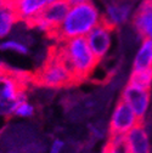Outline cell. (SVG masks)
<instances>
[{
	"mask_svg": "<svg viewBox=\"0 0 152 153\" xmlns=\"http://www.w3.org/2000/svg\"><path fill=\"white\" fill-rule=\"evenodd\" d=\"M54 51L75 83L89 78L100 62L91 51L85 38H74L62 42L59 46L54 48Z\"/></svg>",
	"mask_w": 152,
	"mask_h": 153,
	"instance_id": "cell-1",
	"label": "cell"
},
{
	"mask_svg": "<svg viewBox=\"0 0 152 153\" xmlns=\"http://www.w3.org/2000/svg\"><path fill=\"white\" fill-rule=\"evenodd\" d=\"M102 15L94 3L71 6L62 25L55 33V38L66 42L74 38H85L101 23Z\"/></svg>",
	"mask_w": 152,
	"mask_h": 153,
	"instance_id": "cell-2",
	"label": "cell"
},
{
	"mask_svg": "<svg viewBox=\"0 0 152 153\" xmlns=\"http://www.w3.org/2000/svg\"><path fill=\"white\" fill-rule=\"evenodd\" d=\"M32 76L22 71L7 68L0 74V117L13 116L15 108L21 100L27 99V84Z\"/></svg>",
	"mask_w": 152,
	"mask_h": 153,
	"instance_id": "cell-3",
	"label": "cell"
},
{
	"mask_svg": "<svg viewBox=\"0 0 152 153\" xmlns=\"http://www.w3.org/2000/svg\"><path fill=\"white\" fill-rule=\"evenodd\" d=\"M32 80L33 84L39 88H48L54 90L68 88L75 84L74 78L66 69L52 49L49 51L48 60L32 75Z\"/></svg>",
	"mask_w": 152,
	"mask_h": 153,
	"instance_id": "cell-4",
	"label": "cell"
},
{
	"mask_svg": "<svg viewBox=\"0 0 152 153\" xmlns=\"http://www.w3.org/2000/svg\"><path fill=\"white\" fill-rule=\"evenodd\" d=\"M141 122L136 117L134 111L124 101L119 100L111 114V120L108 124L110 135H127L131 129H134Z\"/></svg>",
	"mask_w": 152,
	"mask_h": 153,
	"instance_id": "cell-5",
	"label": "cell"
},
{
	"mask_svg": "<svg viewBox=\"0 0 152 153\" xmlns=\"http://www.w3.org/2000/svg\"><path fill=\"white\" fill-rule=\"evenodd\" d=\"M121 100L124 101L136 114V117L142 123L146 118V114L150 108V101H151V94L150 90L138 88L135 85H131L129 83L125 84V86L122 90Z\"/></svg>",
	"mask_w": 152,
	"mask_h": 153,
	"instance_id": "cell-6",
	"label": "cell"
},
{
	"mask_svg": "<svg viewBox=\"0 0 152 153\" xmlns=\"http://www.w3.org/2000/svg\"><path fill=\"white\" fill-rule=\"evenodd\" d=\"M134 0H113L105 6V13L102 15L101 22L112 29L123 27L131 15Z\"/></svg>",
	"mask_w": 152,
	"mask_h": 153,
	"instance_id": "cell-7",
	"label": "cell"
},
{
	"mask_svg": "<svg viewBox=\"0 0 152 153\" xmlns=\"http://www.w3.org/2000/svg\"><path fill=\"white\" fill-rule=\"evenodd\" d=\"M112 28L101 22L85 36L91 51L95 53L99 61L104 60L110 52L112 46Z\"/></svg>",
	"mask_w": 152,
	"mask_h": 153,
	"instance_id": "cell-8",
	"label": "cell"
},
{
	"mask_svg": "<svg viewBox=\"0 0 152 153\" xmlns=\"http://www.w3.org/2000/svg\"><path fill=\"white\" fill-rule=\"evenodd\" d=\"M133 27L142 39L152 42V0H141L139 7L133 15Z\"/></svg>",
	"mask_w": 152,
	"mask_h": 153,
	"instance_id": "cell-9",
	"label": "cell"
},
{
	"mask_svg": "<svg viewBox=\"0 0 152 153\" xmlns=\"http://www.w3.org/2000/svg\"><path fill=\"white\" fill-rule=\"evenodd\" d=\"M49 5V0H17L15 3V11L18 20L27 23L39 16Z\"/></svg>",
	"mask_w": 152,
	"mask_h": 153,
	"instance_id": "cell-10",
	"label": "cell"
},
{
	"mask_svg": "<svg viewBox=\"0 0 152 153\" xmlns=\"http://www.w3.org/2000/svg\"><path fill=\"white\" fill-rule=\"evenodd\" d=\"M125 136L131 153H151L150 137L144 122L131 129Z\"/></svg>",
	"mask_w": 152,
	"mask_h": 153,
	"instance_id": "cell-11",
	"label": "cell"
},
{
	"mask_svg": "<svg viewBox=\"0 0 152 153\" xmlns=\"http://www.w3.org/2000/svg\"><path fill=\"white\" fill-rule=\"evenodd\" d=\"M152 68V42L144 39L139 49L134 56L133 61V69L134 71H142V69H151Z\"/></svg>",
	"mask_w": 152,
	"mask_h": 153,
	"instance_id": "cell-12",
	"label": "cell"
},
{
	"mask_svg": "<svg viewBox=\"0 0 152 153\" xmlns=\"http://www.w3.org/2000/svg\"><path fill=\"white\" fill-rule=\"evenodd\" d=\"M20 21L16 15L15 6H7L0 9V39L11 34L13 27Z\"/></svg>",
	"mask_w": 152,
	"mask_h": 153,
	"instance_id": "cell-13",
	"label": "cell"
},
{
	"mask_svg": "<svg viewBox=\"0 0 152 153\" xmlns=\"http://www.w3.org/2000/svg\"><path fill=\"white\" fill-rule=\"evenodd\" d=\"M102 153H131L125 135H110Z\"/></svg>",
	"mask_w": 152,
	"mask_h": 153,
	"instance_id": "cell-14",
	"label": "cell"
},
{
	"mask_svg": "<svg viewBox=\"0 0 152 153\" xmlns=\"http://www.w3.org/2000/svg\"><path fill=\"white\" fill-rule=\"evenodd\" d=\"M128 83L131 85H135L141 89L150 90L152 85V68L151 69H142V71H134L133 69Z\"/></svg>",
	"mask_w": 152,
	"mask_h": 153,
	"instance_id": "cell-15",
	"label": "cell"
},
{
	"mask_svg": "<svg viewBox=\"0 0 152 153\" xmlns=\"http://www.w3.org/2000/svg\"><path fill=\"white\" fill-rule=\"evenodd\" d=\"M0 50L1 51H12L20 55H26L28 53V46L22 44L21 42L15 40V39H9V40H3L0 43Z\"/></svg>",
	"mask_w": 152,
	"mask_h": 153,
	"instance_id": "cell-16",
	"label": "cell"
},
{
	"mask_svg": "<svg viewBox=\"0 0 152 153\" xmlns=\"http://www.w3.org/2000/svg\"><path fill=\"white\" fill-rule=\"evenodd\" d=\"M35 113V108L32 103H29L26 100H21L20 102L17 103L15 112H13V116L15 117H20V118H32Z\"/></svg>",
	"mask_w": 152,
	"mask_h": 153,
	"instance_id": "cell-17",
	"label": "cell"
},
{
	"mask_svg": "<svg viewBox=\"0 0 152 153\" xmlns=\"http://www.w3.org/2000/svg\"><path fill=\"white\" fill-rule=\"evenodd\" d=\"M65 147V142L60 139H55L50 146V152L49 153H61Z\"/></svg>",
	"mask_w": 152,
	"mask_h": 153,
	"instance_id": "cell-18",
	"label": "cell"
},
{
	"mask_svg": "<svg viewBox=\"0 0 152 153\" xmlns=\"http://www.w3.org/2000/svg\"><path fill=\"white\" fill-rule=\"evenodd\" d=\"M66 1L69 4V6H77V5L90 3V0H66Z\"/></svg>",
	"mask_w": 152,
	"mask_h": 153,
	"instance_id": "cell-19",
	"label": "cell"
},
{
	"mask_svg": "<svg viewBox=\"0 0 152 153\" xmlns=\"http://www.w3.org/2000/svg\"><path fill=\"white\" fill-rule=\"evenodd\" d=\"M7 6H15L10 0H0V9L3 7H7Z\"/></svg>",
	"mask_w": 152,
	"mask_h": 153,
	"instance_id": "cell-20",
	"label": "cell"
},
{
	"mask_svg": "<svg viewBox=\"0 0 152 153\" xmlns=\"http://www.w3.org/2000/svg\"><path fill=\"white\" fill-rule=\"evenodd\" d=\"M5 71H7V67L1 62V61H0V74H1V73H4Z\"/></svg>",
	"mask_w": 152,
	"mask_h": 153,
	"instance_id": "cell-21",
	"label": "cell"
},
{
	"mask_svg": "<svg viewBox=\"0 0 152 153\" xmlns=\"http://www.w3.org/2000/svg\"><path fill=\"white\" fill-rule=\"evenodd\" d=\"M60 1H66V0H49V4H54V3H60Z\"/></svg>",
	"mask_w": 152,
	"mask_h": 153,
	"instance_id": "cell-22",
	"label": "cell"
},
{
	"mask_svg": "<svg viewBox=\"0 0 152 153\" xmlns=\"http://www.w3.org/2000/svg\"><path fill=\"white\" fill-rule=\"evenodd\" d=\"M10 1H11V3H12V4H13V5H15V3H16V1H17V0H10Z\"/></svg>",
	"mask_w": 152,
	"mask_h": 153,
	"instance_id": "cell-23",
	"label": "cell"
}]
</instances>
